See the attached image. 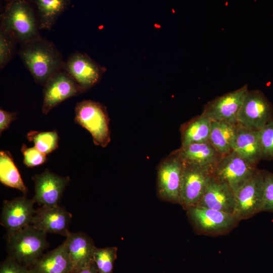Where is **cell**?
<instances>
[{
    "mask_svg": "<svg viewBox=\"0 0 273 273\" xmlns=\"http://www.w3.org/2000/svg\"><path fill=\"white\" fill-rule=\"evenodd\" d=\"M17 113L10 112L0 109V132L1 133L7 129L12 121L17 119Z\"/></svg>",
    "mask_w": 273,
    "mask_h": 273,
    "instance_id": "obj_33",
    "label": "cell"
},
{
    "mask_svg": "<svg viewBox=\"0 0 273 273\" xmlns=\"http://www.w3.org/2000/svg\"><path fill=\"white\" fill-rule=\"evenodd\" d=\"M63 70L76 82L81 93L99 82L106 71L104 67L98 64L87 54L79 51L68 57Z\"/></svg>",
    "mask_w": 273,
    "mask_h": 273,
    "instance_id": "obj_11",
    "label": "cell"
},
{
    "mask_svg": "<svg viewBox=\"0 0 273 273\" xmlns=\"http://www.w3.org/2000/svg\"><path fill=\"white\" fill-rule=\"evenodd\" d=\"M257 170L256 165L232 151L221 156L212 170V175L226 184L235 193Z\"/></svg>",
    "mask_w": 273,
    "mask_h": 273,
    "instance_id": "obj_6",
    "label": "cell"
},
{
    "mask_svg": "<svg viewBox=\"0 0 273 273\" xmlns=\"http://www.w3.org/2000/svg\"><path fill=\"white\" fill-rule=\"evenodd\" d=\"M66 237L65 241L72 265V272L93 263V254L96 247L91 238L82 232H70Z\"/></svg>",
    "mask_w": 273,
    "mask_h": 273,
    "instance_id": "obj_17",
    "label": "cell"
},
{
    "mask_svg": "<svg viewBox=\"0 0 273 273\" xmlns=\"http://www.w3.org/2000/svg\"><path fill=\"white\" fill-rule=\"evenodd\" d=\"M211 121L201 113L183 123L180 128L181 146L209 142Z\"/></svg>",
    "mask_w": 273,
    "mask_h": 273,
    "instance_id": "obj_22",
    "label": "cell"
},
{
    "mask_svg": "<svg viewBox=\"0 0 273 273\" xmlns=\"http://www.w3.org/2000/svg\"><path fill=\"white\" fill-rule=\"evenodd\" d=\"M21 152L24 156L23 162L29 167L42 164L47 160L46 155L40 152L35 147L28 148L23 144Z\"/></svg>",
    "mask_w": 273,
    "mask_h": 273,
    "instance_id": "obj_31",
    "label": "cell"
},
{
    "mask_svg": "<svg viewBox=\"0 0 273 273\" xmlns=\"http://www.w3.org/2000/svg\"><path fill=\"white\" fill-rule=\"evenodd\" d=\"M273 119V107L264 93L260 90H249L240 108L239 125L259 130Z\"/></svg>",
    "mask_w": 273,
    "mask_h": 273,
    "instance_id": "obj_7",
    "label": "cell"
},
{
    "mask_svg": "<svg viewBox=\"0 0 273 273\" xmlns=\"http://www.w3.org/2000/svg\"><path fill=\"white\" fill-rule=\"evenodd\" d=\"M6 240L8 256L27 268L35 262L49 247L47 234L32 224L6 234Z\"/></svg>",
    "mask_w": 273,
    "mask_h": 273,
    "instance_id": "obj_2",
    "label": "cell"
},
{
    "mask_svg": "<svg viewBox=\"0 0 273 273\" xmlns=\"http://www.w3.org/2000/svg\"><path fill=\"white\" fill-rule=\"evenodd\" d=\"M16 39L4 28H0V68H4L16 52Z\"/></svg>",
    "mask_w": 273,
    "mask_h": 273,
    "instance_id": "obj_28",
    "label": "cell"
},
{
    "mask_svg": "<svg viewBox=\"0 0 273 273\" xmlns=\"http://www.w3.org/2000/svg\"><path fill=\"white\" fill-rule=\"evenodd\" d=\"M71 273H99L94 262L90 265Z\"/></svg>",
    "mask_w": 273,
    "mask_h": 273,
    "instance_id": "obj_34",
    "label": "cell"
},
{
    "mask_svg": "<svg viewBox=\"0 0 273 273\" xmlns=\"http://www.w3.org/2000/svg\"><path fill=\"white\" fill-rule=\"evenodd\" d=\"M29 141L33 142L35 147L40 152L47 155L58 147L59 136L55 130L38 132L31 131L27 135Z\"/></svg>",
    "mask_w": 273,
    "mask_h": 273,
    "instance_id": "obj_26",
    "label": "cell"
},
{
    "mask_svg": "<svg viewBox=\"0 0 273 273\" xmlns=\"http://www.w3.org/2000/svg\"><path fill=\"white\" fill-rule=\"evenodd\" d=\"M0 181L6 186L20 190L24 195L28 191L10 153L6 151L0 152Z\"/></svg>",
    "mask_w": 273,
    "mask_h": 273,
    "instance_id": "obj_25",
    "label": "cell"
},
{
    "mask_svg": "<svg viewBox=\"0 0 273 273\" xmlns=\"http://www.w3.org/2000/svg\"><path fill=\"white\" fill-rule=\"evenodd\" d=\"M174 152L184 163L201 166L211 172L222 156L209 141L180 147Z\"/></svg>",
    "mask_w": 273,
    "mask_h": 273,
    "instance_id": "obj_19",
    "label": "cell"
},
{
    "mask_svg": "<svg viewBox=\"0 0 273 273\" xmlns=\"http://www.w3.org/2000/svg\"><path fill=\"white\" fill-rule=\"evenodd\" d=\"M262 160H273V119L258 130Z\"/></svg>",
    "mask_w": 273,
    "mask_h": 273,
    "instance_id": "obj_29",
    "label": "cell"
},
{
    "mask_svg": "<svg viewBox=\"0 0 273 273\" xmlns=\"http://www.w3.org/2000/svg\"><path fill=\"white\" fill-rule=\"evenodd\" d=\"M28 268L30 273H71L72 265L65 241L43 254Z\"/></svg>",
    "mask_w": 273,
    "mask_h": 273,
    "instance_id": "obj_20",
    "label": "cell"
},
{
    "mask_svg": "<svg viewBox=\"0 0 273 273\" xmlns=\"http://www.w3.org/2000/svg\"><path fill=\"white\" fill-rule=\"evenodd\" d=\"M1 27L21 44L39 35L38 24L33 9L24 0L7 3L1 15Z\"/></svg>",
    "mask_w": 273,
    "mask_h": 273,
    "instance_id": "obj_3",
    "label": "cell"
},
{
    "mask_svg": "<svg viewBox=\"0 0 273 273\" xmlns=\"http://www.w3.org/2000/svg\"><path fill=\"white\" fill-rule=\"evenodd\" d=\"M237 128V124L211 121L209 141L221 155L233 151Z\"/></svg>",
    "mask_w": 273,
    "mask_h": 273,
    "instance_id": "obj_23",
    "label": "cell"
},
{
    "mask_svg": "<svg viewBox=\"0 0 273 273\" xmlns=\"http://www.w3.org/2000/svg\"><path fill=\"white\" fill-rule=\"evenodd\" d=\"M186 211L195 230L202 235H225L235 229L240 222L233 214L202 206H193Z\"/></svg>",
    "mask_w": 273,
    "mask_h": 273,
    "instance_id": "obj_5",
    "label": "cell"
},
{
    "mask_svg": "<svg viewBox=\"0 0 273 273\" xmlns=\"http://www.w3.org/2000/svg\"><path fill=\"white\" fill-rule=\"evenodd\" d=\"M235 199L233 190L212 175L197 206L233 214Z\"/></svg>",
    "mask_w": 273,
    "mask_h": 273,
    "instance_id": "obj_18",
    "label": "cell"
},
{
    "mask_svg": "<svg viewBox=\"0 0 273 273\" xmlns=\"http://www.w3.org/2000/svg\"><path fill=\"white\" fill-rule=\"evenodd\" d=\"M238 125L233 151L248 161L257 165L262 160V150L258 130Z\"/></svg>",
    "mask_w": 273,
    "mask_h": 273,
    "instance_id": "obj_21",
    "label": "cell"
},
{
    "mask_svg": "<svg viewBox=\"0 0 273 273\" xmlns=\"http://www.w3.org/2000/svg\"><path fill=\"white\" fill-rule=\"evenodd\" d=\"M0 273H30L28 268L8 256L0 265Z\"/></svg>",
    "mask_w": 273,
    "mask_h": 273,
    "instance_id": "obj_32",
    "label": "cell"
},
{
    "mask_svg": "<svg viewBox=\"0 0 273 273\" xmlns=\"http://www.w3.org/2000/svg\"><path fill=\"white\" fill-rule=\"evenodd\" d=\"M43 87L42 112L44 114L64 100L81 93L76 82L63 70L52 76Z\"/></svg>",
    "mask_w": 273,
    "mask_h": 273,
    "instance_id": "obj_14",
    "label": "cell"
},
{
    "mask_svg": "<svg viewBox=\"0 0 273 273\" xmlns=\"http://www.w3.org/2000/svg\"><path fill=\"white\" fill-rule=\"evenodd\" d=\"M247 84L226 93L207 102L202 114L211 121L237 124L238 114L248 92Z\"/></svg>",
    "mask_w": 273,
    "mask_h": 273,
    "instance_id": "obj_10",
    "label": "cell"
},
{
    "mask_svg": "<svg viewBox=\"0 0 273 273\" xmlns=\"http://www.w3.org/2000/svg\"><path fill=\"white\" fill-rule=\"evenodd\" d=\"M72 216L60 205L42 206L36 209L31 224L48 234H56L67 237Z\"/></svg>",
    "mask_w": 273,
    "mask_h": 273,
    "instance_id": "obj_16",
    "label": "cell"
},
{
    "mask_svg": "<svg viewBox=\"0 0 273 273\" xmlns=\"http://www.w3.org/2000/svg\"><path fill=\"white\" fill-rule=\"evenodd\" d=\"M74 121L90 132L96 145L104 148L110 142L109 118L106 107L101 103L90 100L78 103Z\"/></svg>",
    "mask_w": 273,
    "mask_h": 273,
    "instance_id": "obj_4",
    "label": "cell"
},
{
    "mask_svg": "<svg viewBox=\"0 0 273 273\" xmlns=\"http://www.w3.org/2000/svg\"><path fill=\"white\" fill-rule=\"evenodd\" d=\"M262 211L273 213V173L263 170Z\"/></svg>",
    "mask_w": 273,
    "mask_h": 273,
    "instance_id": "obj_30",
    "label": "cell"
},
{
    "mask_svg": "<svg viewBox=\"0 0 273 273\" xmlns=\"http://www.w3.org/2000/svg\"><path fill=\"white\" fill-rule=\"evenodd\" d=\"M184 164L173 151L157 167V192L165 201L179 203Z\"/></svg>",
    "mask_w": 273,
    "mask_h": 273,
    "instance_id": "obj_9",
    "label": "cell"
},
{
    "mask_svg": "<svg viewBox=\"0 0 273 273\" xmlns=\"http://www.w3.org/2000/svg\"><path fill=\"white\" fill-rule=\"evenodd\" d=\"M33 198L24 195L11 200H5L2 208L0 223L7 231L6 234L17 232L30 225L35 211Z\"/></svg>",
    "mask_w": 273,
    "mask_h": 273,
    "instance_id": "obj_13",
    "label": "cell"
},
{
    "mask_svg": "<svg viewBox=\"0 0 273 273\" xmlns=\"http://www.w3.org/2000/svg\"><path fill=\"white\" fill-rule=\"evenodd\" d=\"M38 14L39 29H51L57 18L67 8L70 1L68 0L33 1Z\"/></svg>",
    "mask_w": 273,
    "mask_h": 273,
    "instance_id": "obj_24",
    "label": "cell"
},
{
    "mask_svg": "<svg viewBox=\"0 0 273 273\" xmlns=\"http://www.w3.org/2000/svg\"><path fill=\"white\" fill-rule=\"evenodd\" d=\"M19 54L36 83L43 86L52 76L63 69L65 62L60 51L39 35L21 44Z\"/></svg>",
    "mask_w": 273,
    "mask_h": 273,
    "instance_id": "obj_1",
    "label": "cell"
},
{
    "mask_svg": "<svg viewBox=\"0 0 273 273\" xmlns=\"http://www.w3.org/2000/svg\"><path fill=\"white\" fill-rule=\"evenodd\" d=\"M263 170L254 174L235 193L233 215L240 221L262 212Z\"/></svg>",
    "mask_w": 273,
    "mask_h": 273,
    "instance_id": "obj_8",
    "label": "cell"
},
{
    "mask_svg": "<svg viewBox=\"0 0 273 273\" xmlns=\"http://www.w3.org/2000/svg\"><path fill=\"white\" fill-rule=\"evenodd\" d=\"M34 183L33 199L41 206L58 205L63 192L70 181L68 176L62 177L46 169L32 177Z\"/></svg>",
    "mask_w": 273,
    "mask_h": 273,
    "instance_id": "obj_15",
    "label": "cell"
},
{
    "mask_svg": "<svg viewBox=\"0 0 273 273\" xmlns=\"http://www.w3.org/2000/svg\"><path fill=\"white\" fill-rule=\"evenodd\" d=\"M184 164L178 204L187 210L198 205L212 176V172L201 166Z\"/></svg>",
    "mask_w": 273,
    "mask_h": 273,
    "instance_id": "obj_12",
    "label": "cell"
},
{
    "mask_svg": "<svg viewBox=\"0 0 273 273\" xmlns=\"http://www.w3.org/2000/svg\"><path fill=\"white\" fill-rule=\"evenodd\" d=\"M116 247L97 248L93 254V262L99 273H112L114 264L117 258Z\"/></svg>",
    "mask_w": 273,
    "mask_h": 273,
    "instance_id": "obj_27",
    "label": "cell"
}]
</instances>
